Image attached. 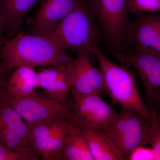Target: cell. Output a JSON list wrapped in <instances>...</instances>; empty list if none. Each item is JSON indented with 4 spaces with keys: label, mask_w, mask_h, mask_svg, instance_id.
Here are the masks:
<instances>
[{
    "label": "cell",
    "mask_w": 160,
    "mask_h": 160,
    "mask_svg": "<svg viewBox=\"0 0 160 160\" xmlns=\"http://www.w3.org/2000/svg\"><path fill=\"white\" fill-rule=\"evenodd\" d=\"M3 71L9 75L18 67L68 65L73 59L49 35L35 32H20L5 42L0 49Z\"/></svg>",
    "instance_id": "cell-1"
},
{
    "label": "cell",
    "mask_w": 160,
    "mask_h": 160,
    "mask_svg": "<svg viewBox=\"0 0 160 160\" xmlns=\"http://www.w3.org/2000/svg\"><path fill=\"white\" fill-rule=\"evenodd\" d=\"M44 33L49 35L66 51L71 50L78 56L90 59L94 56L97 43L103 38L84 0H79L73 10L53 30Z\"/></svg>",
    "instance_id": "cell-2"
},
{
    "label": "cell",
    "mask_w": 160,
    "mask_h": 160,
    "mask_svg": "<svg viewBox=\"0 0 160 160\" xmlns=\"http://www.w3.org/2000/svg\"><path fill=\"white\" fill-rule=\"evenodd\" d=\"M93 53L102 72L106 92L113 103L134 109L148 119L154 121L157 115L149 110L140 96L135 72L113 63L97 46L93 49Z\"/></svg>",
    "instance_id": "cell-3"
},
{
    "label": "cell",
    "mask_w": 160,
    "mask_h": 160,
    "mask_svg": "<svg viewBox=\"0 0 160 160\" xmlns=\"http://www.w3.org/2000/svg\"><path fill=\"white\" fill-rule=\"evenodd\" d=\"M92 16L97 22L103 38L108 44L123 51L128 44L129 22L128 0H84Z\"/></svg>",
    "instance_id": "cell-4"
},
{
    "label": "cell",
    "mask_w": 160,
    "mask_h": 160,
    "mask_svg": "<svg viewBox=\"0 0 160 160\" xmlns=\"http://www.w3.org/2000/svg\"><path fill=\"white\" fill-rule=\"evenodd\" d=\"M154 121L148 119L134 109L122 106L116 119L102 132L109 138L122 160H128L134 148L146 146Z\"/></svg>",
    "instance_id": "cell-5"
},
{
    "label": "cell",
    "mask_w": 160,
    "mask_h": 160,
    "mask_svg": "<svg viewBox=\"0 0 160 160\" xmlns=\"http://www.w3.org/2000/svg\"><path fill=\"white\" fill-rule=\"evenodd\" d=\"M113 54L122 63L134 68L145 87V105L151 112H156L160 108V55L148 51L126 53L117 50Z\"/></svg>",
    "instance_id": "cell-6"
},
{
    "label": "cell",
    "mask_w": 160,
    "mask_h": 160,
    "mask_svg": "<svg viewBox=\"0 0 160 160\" xmlns=\"http://www.w3.org/2000/svg\"><path fill=\"white\" fill-rule=\"evenodd\" d=\"M72 94L69 118L79 129L104 131L118 115L99 95Z\"/></svg>",
    "instance_id": "cell-7"
},
{
    "label": "cell",
    "mask_w": 160,
    "mask_h": 160,
    "mask_svg": "<svg viewBox=\"0 0 160 160\" xmlns=\"http://www.w3.org/2000/svg\"><path fill=\"white\" fill-rule=\"evenodd\" d=\"M10 106L18 112L28 124L51 123L69 117L70 103L67 104L51 98L37 95L24 97H8Z\"/></svg>",
    "instance_id": "cell-8"
},
{
    "label": "cell",
    "mask_w": 160,
    "mask_h": 160,
    "mask_svg": "<svg viewBox=\"0 0 160 160\" xmlns=\"http://www.w3.org/2000/svg\"><path fill=\"white\" fill-rule=\"evenodd\" d=\"M135 13V18L128 27V44H131L134 52L148 51L160 55V14Z\"/></svg>",
    "instance_id": "cell-9"
},
{
    "label": "cell",
    "mask_w": 160,
    "mask_h": 160,
    "mask_svg": "<svg viewBox=\"0 0 160 160\" xmlns=\"http://www.w3.org/2000/svg\"><path fill=\"white\" fill-rule=\"evenodd\" d=\"M68 67L72 93L100 95L106 92L102 72L92 65L89 58L78 56Z\"/></svg>",
    "instance_id": "cell-10"
},
{
    "label": "cell",
    "mask_w": 160,
    "mask_h": 160,
    "mask_svg": "<svg viewBox=\"0 0 160 160\" xmlns=\"http://www.w3.org/2000/svg\"><path fill=\"white\" fill-rule=\"evenodd\" d=\"M74 126L69 117L55 122L49 135L32 140V147L43 159L60 160L66 136Z\"/></svg>",
    "instance_id": "cell-11"
},
{
    "label": "cell",
    "mask_w": 160,
    "mask_h": 160,
    "mask_svg": "<svg viewBox=\"0 0 160 160\" xmlns=\"http://www.w3.org/2000/svg\"><path fill=\"white\" fill-rule=\"evenodd\" d=\"M68 65L47 66L38 72L39 88H42L49 98L64 104H68L71 92Z\"/></svg>",
    "instance_id": "cell-12"
},
{
    "label": "cell",
    "mask_w": 160,
    "mask_h": 160,
    "mask_svg": "<svg viewBox=\"0 0 160 160\" xmlns=\"http://www.w3.org/2000/svg\"><path fill=\"white\" fill-rule=\"evenodd\" d=\"M32 25L35 32H48L73 10L79 0H41Z\"/></svg>",
    "instance_id": "cell-13"
},
{
    "label": "cell",
    "mask_w": 160,
    "mask_h": 160,
    "mask_svg": "<svg viewBox=\"0 0 160 160\" xmlns=\"http://www.w3.org/2000/svg\"><path fill=\"white\" fill-rule=\"evenodd\" d=\"M38 72L32 67L22 66L12 72L8 79L6 94L8 97H24L37 95L38 87Z\"/></svg>",
    "instance_id": "cell-14"
},
{
    "label": "cell",
    "mask_w": 160,
    "mask_h": 160,
    "mask_svg": "<svg viewBox=\"0 0 160 160\" xmlns=\"http://www.w3.org/2000/svg\"><path fill=\"white\" fill-rule=\"evenodd\" d=\"M80 130L94 160H122L105 132L86 129Z\"/></svg>",
    "instance_id": "cell-15"
},
{
    "label": "cell",
    "mask_w": 160,
    "mask_h": 160,
    "mask_svg": "<svg viewBox=\"0 0 160 160\" xmlns=\"http://www.w3.org/2000/svg\"><path fill=\"white\" fill-rule=\"evenodd\" d=\"M41 0H0V9L6 18V27L14 34L20 29L26 14Z\"/></svg>",
    "instance_id": "cell-16"
},
{
    "label": "cell",
    "mask_w": 160,
    "mask_h": 160,
    "mask_svg": "<svg viewBox=\"0 0 160 160\" xmlns=\"http://www.w3.org/2000/svg\"><path fill=\"white\" fill-rule=\"evenodd\" d=\"M23 119L8 102L6 93L0 98V123L13 132L25 144L32 147L29 126Z\"/></svg>",
    "instance_id": "cell-17"
},
{
    "label": "cell",
    "mask_w": 160,
    "mask_h": 160,
    "mask_svg": "<svg viewBox=\"0 0 160 160\" xmlns=\"http://www.w3.org/2000/svg\"><path fill=\"white\" fill-rule=\"evenodd\" d=\"M60 160H94L88 143L76 126L66 136Z\"/></svg>",
    "instance_id": "cell-18"
},
{
    "label": "cell",
    "mask_w": 160,
    "mask_h": 160,
    "mask_svg": "<svg viewBox=\"0 0 160 160\" xmlns=\"http://www.w3.org/2000/svg\"><path fill=\"white\" fill-rule=\"evenodd\" d=\"M130 13L148 12L160 14V0H128Z\"/></svg>",
    "instance_id": "cell-19"
},
{
    "label": "cell",
    "mask_w": 160,
    "mask_h": 160,
    "mask_svg": "<svg viewBox=\"0 0 160 160\" xmlns=\"http://www.w3.org/2000/svg\"><path fill=\"white\" fill-rule=\"evenodd\" d=\"M146 145L151 146L154 152L155 160H160V122L158 116L152 126L146 141Z\"/></svg>",
    "instance_id": "cell-20"
},
{
    "label": "cell",
    "mask_w": 160,
    "mask_h": 160,
    "mask_svg": "<svg viewBox=\"0 0 160 160\" xmlns=\"http://www.w3.org/2000/svg\"><path fill=\"white\" fill-rule=\"evenodd\" d=\"M37 155L22 153L0 143V160H38Z\"/></svg>",
    "instance_id": "cell-21"
},
{
    "label": "cell",
    "mask_w": 160,
    "mask_h": 160,
    "mask_svg": "<svg viewBox=\"0 0 160 160\" xmlns=\"http://www.w3.org/2000/svg\"><path fill=\"white\" fill-rule=\"evenodd\" d=\"M128 160H155V156L152 148L141 145L136 147L131 151Z\"/></svg>",
    "instance_id": "cell-22"
},
{
    "label": "cell",
    "mask_w": 160,
    "mask_h": 160,
    "mask_svg": "<svg viewBox=\"0 0 160 160\" xmlns=\"http://www.w3.org/2000/svg\"><path fill=\"white\" fill-rule=\"evenodd\" d=\"M2 43H0V49L3 45ZM9 77L5 74L3 71L2 66L0 58V98L2 97L6 93L7 84Z\"/></svg>",
    "instance_id": "cell-23"
},
{
    "label": "cell",
    "mask_w": 160,
    "mask_h": 160,
    "mask_svg": "<svg viewBox=\"0 0 160 160\" xmlns=\"http://www.w3.org/2000/svg\"><path fill=\"white\" fill-rule=\"evenodd\" d=\"M6 18L0 9V43H2V37L3 31L6 28Z\"/></svg>",
    "instance_id": "cell-24"
},
{
    "label": "cell",
    "mask_w": 160,
    "mask_h": 160,
    "mask_svg": "<svg viewBox=\"0 0 160 160\" xmlns=\"http://www.w3.org/2000/svg\"><path fill=\"white\" fill-rule=\"evenodd\" d=\"M159 112L158 113H156L157 115V116L158 117V118L160 120V108L158 110Z\"/></svg>",
    "instance_id": "cell-25"
}]
</instances>
